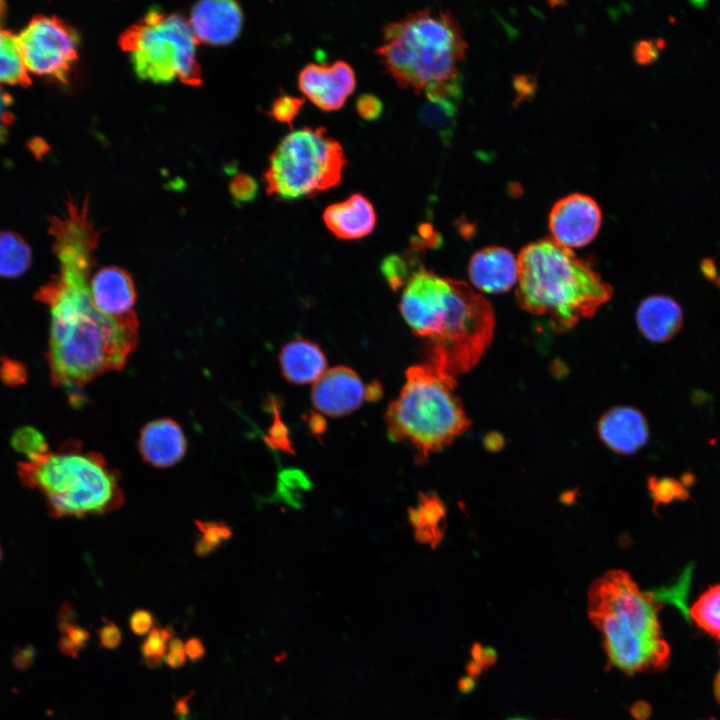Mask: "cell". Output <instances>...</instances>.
Here are the masks:
<instances>
[{
	"label": "cell",
	"instance_id": "6da1fadb",
	"mask_svg": "<svg viewBox=\"0 0 720 720\" xmlns=\"http://www.w3.org/2000/svg\"><path fill=\"white\" fill-rule=\"evenodd\" d=\"M48 232L58 271L34 299L49 309L46 360L51 382L79 405L86 384L126 365L138 344L139 321L136 313L103 314L93 300L91 277L100 231L89 217L87 195L81 203L70 197L65 210L49 218Z\"/></svg>",
	"mask_w": 720,
	"mask_h": 720
},
{
	"label": "cell",
	"instance_id": "7a4b0ae2",
	"mask_svg": "<svg viewBox=\"0 0 720 720\" xmlns=\"http://www.w3.org/2000/svg\"><path fill=\"white\" fill-rule=\"evenodd\" d=\"M400 311L423 339L426 363L455 378L476 366L493 338L490 302L467 283L423 267L405 285Z\"/></svg>",
	"mask_w": 720,
	"mask_h": 720
},
{
	"label": "cell",
	"instance_id": "3957f363",
	"mask_svg": "<svg viewBox=\"0 0 720 720\" xmlns=\"http://www.w3.org/2000/svg\"><path fill=\"white\" fill-rule=\"evenodd\" d=\"M516 298L526 311L559 331L592 317L610 300L612 287L591 264L551 238L532 242L518 256Z\"/></svg>",
	"mask_w": 720,
	"mask_h": 720
},
{
	"label": "cell",
	"instance_id": "277c9868",
	"mask_svg": "<svg viewBox=\"0 0 720 720\" xmlns=\"http://www.w3.org/2000/svg\"><path fill=\"white\" fill-rule=\"evenodd\" d=\"M660 608L653 592H642L626 571L610 570L592 583L588 615L612 665L627 673L667 667L670 649L660 629Z\"/></svg>",
	"mask_w": 720,
	"mask_h": 720
},
{
	"label": "cell",
	"instance_id": "5b68a950",
	"mask_svg": "<svg viewBox=\"0 0 720 720\" xmlns=\"http://www.w3.org/2000/svg\"><path fill=\"white\" fill-rule=\"evenodd\" d=\"M467 48L461 27L449 11L424 8L386 24L375 52L399 87L421 95L461 79L458 65Z\"/></svg>",
	"mask_w": 720,
	"mask_h": 720
},
{
	"label": "cell",
	"instance_id": "8992f818",
	"mask_svg": "<svg viewBox=\"0 0 720 720\" xmlns=\"http://www.w3.org/2000/svg\"><path fill=\"white\" fill-rule=\"evenodd\" d=\"M23 483L44 497L55 517L103 515L124 503L118 471L105 457L85 451L79 442H67L19 464Z\"/></svg>",
	"mask_w": 720,
	"mask_h": 720
},
{
	"label": "cell",
	"instance_id": "52a82bcc",
	"mask_svg": "<svg viewBox=\"0 0 720 720\" xmlns=\"http://www.w3.org/2000/svg\"><path fill=\"white\" fill-rule=\"evenodd\" d=\"M456 378L428 363L410 366L399 395L389 403L385 423L391 440L408 444L416 461L449 446L470 426L455 392Z\"/></svg>",
	"mask_w": 720,
	"mask_h": 720
},
{
	"label": "cell",
	"instance_id": "ba28073f",
	"mask_svg": "<svg viewBox=\"0 0 720 720\" xmlns=\"http://www.w3.org/2000/svg\"><path fill=\"white\" fill-rule=\"evenodd\" d=\"M197 44L186 19L159 8H151L119 37L120 48L129 53L138 78L155 83L178 79L189 86H200L203 78L196 60Z\"/></svg>",
	"mask_w": 720,
	"mask_h": 720
},
{
	"label": "cell",
	"instance_id": "9c48e42d",
	"mask_svg": "<svg viewBox=\"0 0 720 720\" xmlns=\"http://www.w3.org/2000/svg\"><path fill=\"white\" fill-rule=\"evenodd\" d=\"M345 165L343 147L324 127H302L275 147L263 180L277 199L311 198L339 184Z\"/></svg>",
	"mask_w": 720,
	"mask_h": 720
},
{
	"label": "cell",
	"instance_id": "30bf717a",
	"mask_svg": "<svg viewBox=\"0 0 720 720\" xmlns=\"http://www.w3.org/2000/svg\"><path fill=\"white\" fill-rule=\"evenodd\" d=\"M28 72L67 82L78 58L77 32L56 16L37 15L17 36Z\"/></svg>",
	"mask_w": 720,
	"mask_h": 720
},
{
	"label": "cell",
	"instance_id": "8fae6325",
	"mask_svg": "<svg viewBox=\"0 0 720 720\" xmlns=\"http://www.w3.org/2000/svg\"><path fill=\"white\" fill-rule=\"evenodd\" d=\"M602 212L590 196L573 193L558 200L549 214L551 239L568 248L586 246L599 232Z\"/></svg>",
	"mask_w": 720,
	"mask_h": 720
},
{
	"label": "cell",
	"instance_id": "7c38bea8",
	"mask_svg": "<svg viewBox=\"0 0 720 720\" xmlns=\"http://www.w3.org/2000/svg\"><path fill=\"white\" fill-rule=\"evenodd\" d=\"M355 86V72L344 60L332 64L308 63L298 74V87L303 95L327 112L340 109Z\"/></svg>",
	"mask_w": 720,
	"mask_h": 720
},
{
	"label": "cell",
	"instance_id": "4fadbf2b",
	"mask_svg": "<svg viewBox=\"0 0 720 720\" xmlns=\"http://www.w3.org/2000/svg\"><path fill=\"white\" fill-rule=\"evenodd\" d=\"M368 400L367 387L347 366L326 370L314 383L311 401L321 414L340 417L352 413Z\"/></svg>",
	"mask_w": 720,
	"mask_h": 720
},
{
	"label": "cell",
	"instance_id": "5bb4252c",
	"mask_svg": "<svg viewBox=\"0 0 720 720\" xmlns=\"http://www.w3.org/2000/svg\"><path fill=\"white\" fill-rule=\"evenodd\" d=\"M189 23L198 43L226 45L239 36L243 12L235 1H201L192 8Z\"/></svg>",
	"mask_w": 720,
	"mask_h": 720
},
{
	"label": "cell",
	"instance_id": "9a60e30c",
	"mask_svg": "<svg viewBox=\"0 0 720 720\" xmlns=\"http://www.w3.org/2000/svg\"><path fill=\"white\" fill-rule=\"evenodd\" d=\"M137 445L143 460L157 468L175 465L187 449L182 427L171 418H158L146 423L140 431Z\"/></svg>",
	"mask_w": 720,
	"mask_h": 720
},
{
	"label": "cell",
	"instance_id": "2e32d148",
	"mask_svg": "<svg viewBox=\"0 0 720 720\" xmlns=\"http://www.w3.org/2000/svg\"><path fill=\"white\" fill-rule=\"evenodd\" d=\"M518 274V258L499 246L477 251L468 265V275L473 286L490 294L508 291L517 283Z\"/></svg>",
	"mask_w": 720,
	"mask_h": 720
},
{
	"label": "cell",
	"instance_id": "e0dca14e",
	"mask_svg": "<svg viewBox=\"0 0 720 720\" xmlns=\"http://www.w3.org/2000/svg\"><path fill=\"white\" fill-rule=\"evenodd\" d=\"M601 440L618 454H632L643 447L649 437L645 416L636 408L621 406L607 411L599 421Z\"/></svg>",
	"mask_w": 720,
	"mask_h": 720
},
{
	"label": "cell",
	"instance_id": "ac0fdd59",
	"mask_svg": "<svg viewBox=\"0 0 720 720\" xmlns=\"http://www.w3.org/2000/svg\"><path fill=\"white\" fill-rule=\"evenodd\" d=\"M322 218L328 230L343 240L366 237L373 232L377 223L373 204L358 192L341 202L327 206Z\"/></svg>",
	"mask_w": 720,
	"mask_h": 720
},
{
	"label": "cell",
	"instance_id": "d6986e66",
	"mask_svg": "<svg viewBox=\"0 0 720 720\" xmlns=\"http://www.w3.org/2000/svg\"><path fill=\"white\" fill-rule=\"evenodd\" d=\"M91 293L97 308L108 316L121 317L134 311L136 291L131 275L118 266L100 268L91 277Z\"/></svg>",
	"mask_w": 720,
	"mask_h": 720
},
{
	"label": "cell",
	"instance_id": "ffe728a7",
	"mask_svg": "<svg viewBox=\"0 0 720 720\" xmlns=\"http://www.w3.org/2000/svg\"><path fill=\"white\" fill-rule=\"evenodd\" d=\"M684 313L680 303L668 295H651L636 310L641 335L652 343H666L681 330Z\"/></svg>",
	"mask_w": 720,
	"mask_h": 720
},
{
	"label": "cell",
	"instance_id": "44dd1931",
	"mask_svg": "<svg viewBox=\"0 0 720 720\" xmlns=\"http://www.w3.org/2000/svg\"><path fill=\"white\" fill-rule=\"evenodd\" d=\"M279 362L283 377L298 385L314 383L327 367L322 349L316 343L300 337L281 348Z\"/></svg>",
	"mask_w": 720,
	"mask_h": 720
},
{
	"label": "cell",
	"instance_id": "7402d4cb",
	"mask_svg": "<svg viewBox=\"0 0 720 720\" xmlns=\"http://www.w3.org/2000/svg\"><path fill=\"white\" fill-rule=\"evenodd\" d=\"M418 110V117L427 127L448 140L455 126L462 96V80L427 89Z\"/></svg>",
	"mask_w": 720,
	"mask_h": 720
},
{
	"label": "cell",
	"instance_id": "603a6c76",
	"mask_svg": "<svg viewBox=\"0 0 720 720\" xmlns=\"http://www.w3.org/2000/svg\"><path fill=\"white\" fill-rule=\"evenodd\" d=\"M445 512L444 504L437 495L429 493L420 496L417 505L409 512L415 536L420 542L435 546L441 541Z\"/></svg>",
	"mask_w": 720,
	"mask_h": 720
},
{
	"label": "cell",
	"instance_id": "cb8c5ba5",
	"mask_svg": "<svg viewBox=\"0 0 720 720\" xmlns=\"http://www.w3.org/2000/svg\"><path fill=\"white\" fill-rule=\"evenodd\" d=\"M32 250L16 232L0 231V277L17 278L31 266Z\"/></svg>",
	"mask_w": 720,
	"mask_h": 720
},
{
	"label": "cell",
	"instance_id": "d4e9b609",
	"mask_svg": "<svg viewBox=\"0 0 720 720\" xmlns=\"http://www.w3.org/2000/svg\"><path fill=\"white\" fill-rule=\"evenodd\" d=\"M0 83L22 86L31 84L17 36L1 28Z\"/></svg>",
	"mask_w": 720,
	"mask_h": 720
},
{
	"label": "cell",
	"instance_id": "484cf974",
	"mask_svg": "<svg viewBox=\"0 0 720 720\" xmlns=\"http://www.w3.org/2000/svg\"><path fill=\"white\" fill-rule=\"evenodd\" d=\"M690 615L698 626L720 640V584L700 596L690 609Z\"/></svg>",
	"mask_w": 720,
	"mask_h": 720
},
{
	"label": "cell",
	"instance_id": "4316f807",
	"mask_svg": "<svg viewBox=\"0 0 720 720\" xmlns=\"http://www.w3.org/2000/svg\"><path fill=\"white\" fill-rule=\"evenodd\" d=\"M198 540L194 550L199 557H206L222 546L232 536L231 528L222 521H195Z\"/></svg>",
	"mask_w": 720,
	"mask_h": 720
},
{
	"label": "cell",
	"instance_id": "83f0119b",
	"mask_svg": "<svg viewBox=\"0 0 720 720\" xmlns=\"http://www.w3.org/2000/svg\"><path fill=\"white\" fill-rule=\"evenodd\" d=\"M173 635L174 630L171 625L165 627L155 625L147 634L140 646L142 659L147 667L157 668L162 664Z\"/></svg>",
	"mask_w": 720,
	"mask_h": 720
},
{
	"label": "cell",
	"instance_id": "f1b7e54d",
	"mask_svg": "<svg viewBox=\"0 0 720 720\" xmlns=\"http://www.w3.org/2000/svg\"><path fill=\"white\" fill-rule=\"evenodd\" d=\"M11 444L16 451L26 456L27 460L48 452V445L42 433L30 426L17 429L11 438Z\"/></svg>",
	"mask_w": 720,
	"mask_h": 720
},
{
	"label": "cell",
	"instance_id": "f546056e",
	"mask_svg": "<svg viewBox=\"0 0 720 720\" xmlns=\"http://www.w3.org/2000/svg\"><path fill=\"white\" fill-rule=\"evenodd\" d=\"M303 105L304 98L283 93L272 102L269 114L276 121L291 126Z\"/></svg>",
	"mask_w": 720,
	"mask_h": 720
},
{
	"label": "cell",
	"instance_id": "4dcf8cb0",
	"mask_svg": "<svg viewBox=\"0 0 720 720\" xmlns=\"http://www.w3.org/2000/svg\"><path fill=\"white\" fill-rule=\"evenodd\" d=\"M408 271V264L398 255L387 256L381 264V272L393 290L407 284L411 277Z\"/></svg>",
	"mask_w": 720,
	"mask_h": 720
},
{
	"label": "cell",
	"instance_id": "1f68e13d",
	"mask_svg": "<svg viewBox=\"0 0 720 720\" xmlns=\"http://www.w3.org/2000/svg\"><path fill=\"white\" fill-rule=\"evenodd\" d=\"M62 628L65 634L60 641L61 649L64 653L76 657L79 651L86 646L89 641V633L80 626L72 624L64 619Z\"/></svg>",
	"mask_w": 720,
	"mask_h": 720
},
{
	"label": "cell",
	"instance_id": "d6a6232c",
	"mask_svg": "<svg viewBox=\"0 0 720 720\" xmlns=\"http://www.w3.org/2000/svg\"><path fill=\"white\" fill-rule=\"evenodd\" d=\"M358 115L367 121H374L381 117L384 111L382 100L371 93L360 94L355 101Z\"/></svg>",
	"mask_w": 720,
	"mask_h": 720
},
{
	"label": "cell",
	"instance_id": "836d02e7",
	"mask_svg": "<svg viewBox=\"0 0 720 720\" xmlns=\"http://www.w3.org/2000/svg\"><path fill=\"white\" fill-rule=\"evenodd\" d=\"M230 190L236 200L248 202L256 197L258 185L250 175L240 174L232 180Z\"/></svg>",
	"mask_w": 720,
	"mask_h": 720
},
{
	"label": "cell",
	"instance_id": "e575fe53",
	"mask_svg": "<svg viewBox=\"0 0 720 720\" xmlns=\"http://www.w3.org/2000/svg\"><path fill=\"white\" fill-rule=\"evenodd\" d=\"M650 490L657 502L670 501L681 495L680 485L674 480H650Z\"/></svg>",
	"mask_w": 720,
	"mask_h": 720
},
{
	"label": "cell",
	"instance_id": "d590c367",
	"mask_svg": "<svg viewBox=\"0 0 720 720\" xmlns=\"http://www.w3.org/2000/svg\"><path fill=\"white\" fill-rule=\"evenodd\" d=\"M100 646L104 649H116L122 641V632L118 625L112 621L105 620L104 624L97 630Z\"/></svg>",
	"mask_w": 720,
	"mask_h": 720
},
{
	"label": "cell",
	"instance_id": "8d00e7d4",
	"mask_svg": "<svg viewBox=\"0 0 720 720\" xmlns=\"http://www.w3.org/2000/svg\"><path fill=\"white\" fill-rule=\"evenodd\" d=\"M155 625L153 614L146 609H137L130 615L129 626L137 636L147 635Z\"/></svg>",
	"mask_w": 720,
	"mask_h": 720
},
{
	"label": "cell",
	"instance_id": "74e56055",
	"mask_svg": "<svg viewBox=\"0 0 720 720\" xmlns=\"http://www.w3.org/2000/svg\"><path fill=\"white\" fill-rule=\"evenodd\" d=\"M271 408H273V424L269 431V437L267 441L274 447L279 449H286L288 447L287 432L285 425L281 421V417L278 408L274 401H271Z\"/></svg>",
	"mask_w": 720,
	"mask_h": 720
},
{
	"label": "cell",
	"instance_id": "f35d334b",
	"mask_svg": "<svg viewBox=\"0 0 720 720\" xmlns=\"http://www.w3.org/2000/svg\"><path fill=\"white\" fill-rule=\"evenodd\" d=\"M634 59L641 65L654 62L659 56V47L651 40H640L633 50Z\"/></svg>",
	"mask_w": 720,
	"mask_h": 720
},
{
	"label": "cell",
	"instance_id": "ab89813d",
	"mask_svg": "<svg viewBox=\"0 0 720 720\" xmlns=\"http://www.w3.org/2000/svg\"><path fill=\"white\" fill-rule=\"evenodd\" d=\"M186 658L184 642L180 638L173 637L168 643L164 661L169 667L177 669L185 664Z\"/></svg>",
	"mask_w": 720,
	"mask_h": 720
},
{
	"label": "cell",
	"instance_id": "60d3db41",
	"mask_svg": "<svg viewBox=\"0 0 720 720\" xmlns=\"http://www.w3.org/2000/svg\"><path fill=\"white\" fill-rule=\"evenodd\" d=\"M11 105L12 99L10 95L0 88V143L5 140L8 135V128L13 122Z\"/></svg>",
	"mask_w": 720,
	"mask_h": 720
},
{
	"label": "cell",
	"instance_id": "b9f144b4",
	"mask_svg": "<svg viewBox=\"0 0 720 720\" xmlns=\"http://www.w3.org/2000/svg\"><path fill=\"white\" fill-rule=\"evenodd\" d=\"M184 648L186 656L194 662L201 660L206 654L205 646L199 637L189 638L184 642Z\"/></svg>",
	"mask_w": 720,
	"mask_h": 720
},
{
	"label": "cell",
	"instance_id": "7bdbcfd3",
	"mask_svg": "<svg viewBox=\"0 0 720 720\" xmlns=\"http://www.w3.org/2000/svg\"><path fill=\"white\" fill-rule=\"evenodd\" d=\"M700 270L703 274L704 278L707 281L713 282L714 284L718 280L717 277V267L715 263L714 257H706L703 258L700 262Z\"/></svg>",
	"mask_w": 720,
	"mask_h": 720
},
{
	"label": "cell",
	"instance_id": "ee69618b",
	"mask_svg": "<svg viewBox=\"0 0 720 720\" xmlns=\"http://www.w3.org/2000/svg\"><path fill=\"white\" fill-rule=\"evenodd\" d=\"M191 694L178 699L175 703L174 712L177 717L185 718L189 713V701Z\"/></svg>",
	"mask_w": 720,
	"mask_h": 720
},
{
	"label": "cell",
	"instance_id": "f6af8a7d",
	"mask_svg": "<svg viewBox=\"0 0 720 720\" xmlns=\"http://www.w3.org/2000/svg\"><path fill=\"white\" fill-rule=\"evenodd\" d=\"M714 694L716 699L720 703V672L718 673L714 682Z\"/></svg>",
	"mask_w": 720,
	"mask_h": 720
},
{
	"label": "cell",
	"instance_id": "bcb514c9",
	"mask_svg": "<svg viewBox=\"0 0 720 720\" xmlns=\"http://www.w3.org/2000/svg\"><path fill=\"white\" fill-rule=\"evenodd\" d=\"M5 14H6V4H5V2L0 1V25L5 17Z\"/></svg>",
	"mask_w": 720,
	"mask_h": 720
},
{
	"label": "cell",
	"instance_id": "7dc6e473",
	"mask_svg": "<svg viewBox=\"0 0 720 720\" xmlns=\"http://www.w3.org/2000/svg\"><path fill=\"white\" fill-rule=\"evenodd\" d=\"M510 720H528V719H525V718H512V719H510Z\"/></svg>",
	"mask_w": 720,
	"mask_h": 720
},
{
	"label": "cell",
	"instance_id": "c3c4849f",
	"mask_svg": "<svg viewBox=\"0 0 720 720\" xmlns=\"http://www.w3.org/2000/svg\"><path fill=\"white\" fill-rule=\"evenodd\" d=\"M0 555H1V553H0Z\"/></svg>",
	"mask_w": 720,
	"mask_h": 720
}]
</instances>
